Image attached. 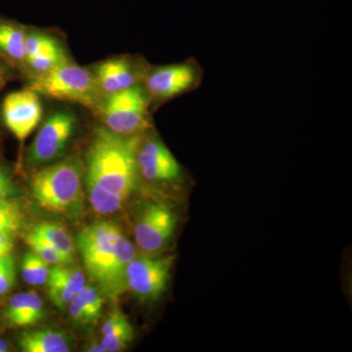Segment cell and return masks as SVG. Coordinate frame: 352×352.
<instances>
[{
    "mask_svg": "<svg viewBox=\"0 0 352 352\" xmlns=\"http://www.w3.org/2000/svg\"><path fill=\"white\" fill-rule=\"evenodd\" d=\"M143 134L120 135L106 127L95 129L87 154L85 182L96 214H115L138 189V150Z\"/></svg>",
    "mask_w": 352,
    "mask_h": 352,
    "instance_id": "6da1fadb",
    "label": "cell"
},
{
    "mask_svg": "<svg viewBox=\"0 0 352 352\" xmlns=\"http://www.w3.org/2000/svg\"><path fill=\"white\" fill-rule=\"evenodd\" d=\"M85 283V275L76 264H57L50 267L46 291L51 302L60 310H66L74 296L78 295Z\"/></svg>",
    "mask_w": 352,
    "mask_h": 352,
    "instance_id": "7c38bea8",
    "label": "cell"
},
{
    "mask_svg": "<svg viewBox=\"0 0 352 352\" xmlns=\"http://www.w3.org/2000/svg\"><path fill=\"white\" fill-rule=\"evenodd\" d=\"M75 113L56 111L45 120L27 153L30 168H38L54 163L64 154L76 127Z\"/></svg>",
    "mask_w": 352,
    "mask_h": 352,
    "instance_id": "ba28073f",
    "label": "cell"
},
{
    "mask_svg": "<svg viewBox=\"0 0 352 352\" xmlns=\"http://www.w3.org/2000/svg\"><path fill=\"white\" fill-rule=\"evenodd\" d=\"M27 30L13 21L0 19V52L13 63L24 67Z\"/></svg>",
    "mask_w": 352,
    "mask_h": 352,
    "instance_id": "e0dca14e",
    "label": "cell"
},
{
    "mask_svg": "<svg viewBox=\"0 0 352 352\" xmlns=\"http://www.w3.org/2000/svg\"><path fill=\"white\" fill-rule=\"evenodd\" d=\"M104 295L98 287L85 283L78 295L69 302L67 310L71 320L76 325H95L101 318Z\"/></svg>",
    "mask_w": 352,
    "mask_h": 352,
    "instance_id": "9a60e30c",
    "label": "cell"
},
{
    "mask_svg": "<svg viewBox=\"0 0 352 352\" xmlns=\"http://www.w3.org/2000/svg\"><path fill=\"white\" fill-rule=\"evenodd\" d=\"M16 282L15 263L0 271V296L6 295L13 288Z\"/></svg>",
    "mask_w": 352,
    "mask_h": 352,
    "instance_id": "484cf974",
    "label": "cell"
},
{
    "mask_svg": "<svg viewBox=\"0 0 352 352\" xmlns=\"http://www.w3.org/2000/svg\"><path fill=\"white\" fill-rule=\"evenodd\" d=\"M43 298L34 291L21 292L13 296L4 311V318L12 327H30L44 318Z\"/></svg>",
    "mask_w": 352,
    "mask_h": 352,
    "instance_id": "5bb4252c",
    "label": "cell"
},
{
    "mask_svg": "<svg viewBox=\"0 0 352 352\" xmlns=\"http://www.w3.org/2000/svg\"><path fill=\"white\" fill-rule=\"evenodd\" d=\"M76 248L85 270L104 296L116 300L126 293L127 266L138 254L122 227L112 220H98L83 228Z\"/></svg>",
    "mask_w": 352,
    "mask_h": 352,
    "instance_id": "7a4b0ae2",
    "label": "cell"
},
{
    "mask_svg": "<svg viewBox=\"0 0 352 352\" xmlns=\"http://www.w3.org/2000/svg\"><path fill=\"white\" fill-rule=\"evenodd\" d=\"M149 96L145 88L134 85L106 97L99 112L104 127L120 135L144 133L150 129Z\"/></svg>",
    "mask_w": 352,
    "mask_h": 352,
    "instance_id": "5b68a950",
    "label": "cell"
},
{
    "mask_svg": "<svg viewBox=\"0 0 352 352\" xmlns=\"http://www.w3.org/2000/svg\"><path fill=\"white\" fill-rule=\"evenodd\" d=\"M129 322L126 315L124 314L120 308H113V309L109 312L107 318H106L105 322H104V325L102 326V336H106L113 333V331L122 327V326L126 325Z\"/></svg>",
    "mask_w": 352,
    "mask_h": 352,
    "instance_id": "cb8c5ba5",
    "label": "cell"
},
{
    "mask_svg": "<svg viewBox=\"0 0 352 352\" xmlns=\"http://www.w3.org/2000/svg\"><path fill=\"white\" fill-rule=\"evenodd\" d=\"M15 263V258L12 254H7V256L0 258V271L3 270L7 266L10 265L11 263Z\"/></svg>",
    "mask_w": 352,
    "mask_h": 352,
    "instance_id": "83f0119b",
    "label": "cell"
},
{
    "mask_svg": "<svg viewBox=\"0 0 352 352\" xmlns=\"http://www.w3.org/2000/svg\"><path fill=\"white\" fill-rule=\"evenodd\" d=\"M134 329L131 324L126 323L109 335L102 336L101 344L107 352L126 351L134 339Z\"/></svg>",
    "mask_w": 352,
    "mask_h": 352,
    "instance_id": "603a6c76",
    "label": "cell"
},
{
    "mask_svg": "<svg viewBox=\"0 0 352 352\" xmlns=\"http://www.w3.org/2000/svg\"><path fill=\"white\" fill-rule=\"evenodd\" d=\"M22 277L25 282L32 286H43L47 281L50 264L43 261L32 250L25 252L21 263Z\"/></svg>",
    "mask_w": 352,
    "mask_h": 352,
    "instance_id": "d6986e66",
    "label": "cell"
},
{
    "mask_svg": "<svg viewBox=\"0 0 352 352\" xmlns=\"http://www.w3.org/2000/svg\"><path fill=\"white\" fill-rule=\"evenodd\" d=\"M18 344L24 352H69L71 339L66 333L53 329H32L21 333Z\"/></svg>",
    "mask_w": 352,
    "mask_h": 352,
    "instance_id": "2e32d148",
    "label": "cell"
},
{
    "mask_svg": "<svg viewBox=\"0 0 352 352\" xmlns=\"http://www.w3.org/2000/svg\"><path fill=\"white\" fill-rule=\"evenodd\" d=\"M175 256L138 254L127 266L126 289L142 302L160 300L170 279Z\"/></svg>",
    "mask_w": 352,
    "mask_h": 352,
    "instance_id": "52a82bcc",
    "label": "cell"
},
{
    "mask_svg": "<svg viewBox=\"0 0 352 352\" xmlns=\"http://www.w3.org/2000/svg\"><path fill=\"white\" fill-rule=\"evenodd\" d=\"M136 162L139 177L148 182H175L182 175V166L163 141L156 136L144 138L143 134Z\"/></svg>",
    "mask_w": 352,
    "mask_h": 352,
    "instance_id": "9c48e42d",
    "label": "cell"
},
{
    "mask_svg": "<svg viewBox=\"0 0 352 352\" xmlns=\"http://www.w3.org/2000/svg\"><path fill=\"white\" fill-rule=\"evenodd\" d=\"M85 351L88 352H107L106 351L105 347L101 342H94V344H88L85 347Z\"/></svg>",
    "mask_w": 352,
    "mask_h": 352,
    "instance_id": "f1b7e54d",
    "label": "cell"
},
{
    "mask_svg": "<svg viewBox=\"0 0 352 352\" xmlns=\"http://www.w3.org/2000/svg\"><path fill=\"white\" fill-rule=\"evenodd\" d=\"M43 112L39 94L31 88L11 92L2 102L4 124L20 142H24L38 127Z\"/></svg>",
    "mask_w": 352,
    "mask_h": 352,
    "instance_id": "30bf717a",
    "label": "cell"
},
{
    "mask_svg": "<svg viewBox=\"0 0 352 352\" xmlns=\"http://www.w3.org/2000/svg\"><path fill=\"white\" fill-rule=\"evenodd\" d=\"M25 242L31 247V250L38 254L43 261L50 263V265H57V264L72 263L69 259L65 258L56 248L53 247L45 240L41 239L38 236L29 232L25 234Z\"/></svg>",
    "mask_w": 352,
    "mask_h": 352,
    "instance_id": "7402d4cb",
    "label": "cell"
},
{
    "mask_svg": "<svg viewBox=\"0 0 352 352\" xmlns=\"http://www.w3.org/2000/svg\"><path fill=\"white\" fill-rule=\"evenodd\" d=\"M17 233L10 230H0V258L11 254Z\"/></svg>",
    "mask_w": 352,
    "mask_h": 352,
    "instance_id": "4316f807",
    "label": "cell"
},
{
    "mask_svg": "<svg viewBox=\"0 0 352 352\" xmlns=\"http://www.w3.org/2000/svg\"><path fill=\"white\" fill-rule=\"evenodd\" d=\"M69 61L64 48L62 47V45H59L52 50L43 51L39 54L28 58L25 60V68L30 69L32 75H38V74L46 73V72Z\"/></svg>",
    "mask_w": 352,
    "mask_h": 352,
    "instance_id": "ffe728a7",
    "label": "cell"
},
{
    "mask_svg": "<svg viewBox=\"0 0 352 352\" xmlns=\"http://www.w3.org/2000/svg\"><path fill=\"white\" fill-rule=\"evenodd\" d=\"M39 95L74 102L89 109L99 110L102 102L92 71L71 63L60 65L46 73L32 75L30 87Z\"/></svg>",
    "mask_w": 352,
    "mask_h": 352,
    "instance_id": "277c9868",
    "label": "cell"
},
{
    "mask_svg": "<svg viewBox=\"0 0 352 352\" xmlns=\"http://www.w3.org/2000/svg\"><path fill=\"white\" fill-rule=\"evenodd\" d=\"M16 194L15 183L8 168L0 162V201L12 198Z\"/></svg>",
    "mask_w": 352,
    "mask_h": 352,
    "instance_id": "d4e9b609",
    "label": "cell"
},
{
    "mask_svg": "<svg viewBox=\"0 0 352 352\" xmlns=\"http://www.w3.org/2000/svg\"><path fill=\"white\" fill-rule=\"evenodd\" d=\"M85 164L71 156L34 171L30 179L32 195L39 207L76 219L82 214Z\"/></svg>",
    "mask_w": 352,
    "mask_h": 352,
    "instance_id": "3957f363",
    "label": "cell"
},
{
    "mask_svg": "<svg viewBox=\"0 0 352 352\" xmlns=\"http://www.w3.org/2000/svg\"><path fill=\"white\" fill-rule=\"evenodd\" d=\"M9 349H10V347H9V344H7L6 340L0 339V352L9 351Z\"/></svg>",
    "mask_w": 352,
    "mask_h": 352,
    "instance_id": "4dcf8cb0",
    "label": "cell"
},
{
    "mask_svg": "<svg viewBox=\"0 0 352 352\" xmlns=\"http://www.w3.org/2000/svg\"><path fill=\"white\" fill-rule=\"evenodd\" d=\"M177 214L168 203L147 201L141 204L133 224L135 245L140 254H162L175 236Z\"/></svg>",
    "mask_w": 352,
    "mask_h": 352,
    "instance_id": "8992f818",
    "label": "cell"
},
{
    "mask_svg": "<svg viewBox=\"0 0 352 352\" xmlns=\"http://www.w3.org/2000/svg\"><path fill=\"white\" fill-rule=\"evenodd\" d=\"M24 223L22 206L15 199L0 201V230L18 233Z\"/></svg>",
    "mask_w": 352,
    "mask_h": 352,
    "instance_id": "44dd1931",
    "label": "cell"
},
{
    "mask_svg": "<svg viewBox=\"0 0 352 352\" xmlns=\"http://www.w3.org/2000/svg\"><path fill=\"white\" fill-rule=\"evenodd\" d=\"M7 78V69L6 67L4 66V64L2 63L1 60H0V87L4 85V82H6Z\"/></svg>",
    "mask_w": 352,
    "mask_h": 352,
    "instance_id": "f546056e",
    "label": "cell"
},
{
    "mask_svg": "<svg viewBox=\"0 0 352 352\" xmlns=\"http://www.w3.org/2000/svg\"><path fill=\"white\" fill-rule=\"evenodd\" d=\"M92 74L101 94L106 97L138 85V69L126 57L105 60L95 66Z\"/></svg>",
    "mask_w": 352,
    "mask_h": 352,
    "instance_id": "4fadbf2b",
    "label": "cell"
},
{
    "mask_svg": "<svg viewBox=\"0 0 352 352\" xmlns=\"http://www.w3.org/2000/svg\"><path fill=\"white\" fill-rule=\"evenodd\" d=\"M199 72L191 64H175L153 69L145 78L148 96L168 100L195 85Z\"/></svg>",
    "mask_w": 352,
    "mask_h": 352,
    "instance_id": "8fae6325",
    "label": "cell"
},
{
    "mask_svg": "<svg viewBox=\"0 0 352 352\" xmlns=\"http://www.w3.org/2000/svg\"><path fill=\"white\" fill-rule=\"evenodd\" d=\"M29 232L56 248L58 251L71 263L75 261V245L68 230L64 226L53 222H38L31 227Z\"/></svg>",
    "mask_w": 352,
    "mask_h": 352,
    "instance_id": "ac0fdd59",
    "label": "cell"
}]
</instances>
